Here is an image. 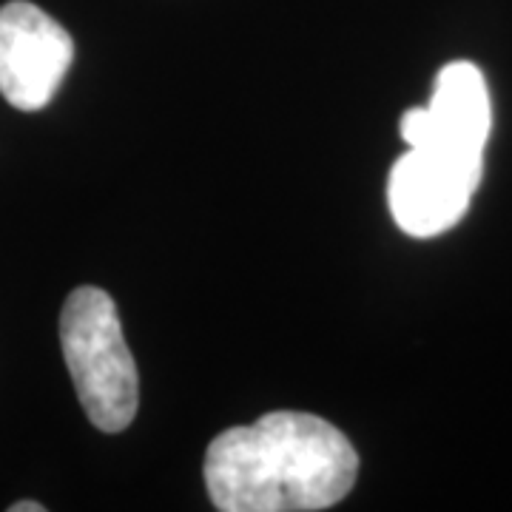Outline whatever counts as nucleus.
<instances>
[{
    "instance_id": "1",
    "label": "nucleus",
    "mask_w": 512,
    "mask_h": 512,
    "mask_svg": "<svg viewBox=\"0 0 512 512\" xmlns=\"http://www.w3.org/2000/svg\"><path fill=\"white\" fill-rule=\"evenodd\" d=\"M359 476L348 436L313 413L276 410L208 444L205 487L222 512H313L339 504Z\"/></svg>"
},
{
    "instance_id": "2",
    "label": "nucleus",
    "mask_w": 512,
    "mask_h": 512,
    "mask_svg": "<svg viewBox=\"0 0 512 512\" xmlns=\"http://www.w3.org/2000/svg\"><path fill=\"white\" fill-rule=\"evenodd\" d=\"M60 348L80 407L97 430L123 433L137 416L140 376L109 293L83 285L60 313Z\"/></svg>"
},
{
    "instance_id": "3",
    "label": "nucleus",
    "mask_w": 512,
    "mask_h": 512,
    "mask_svg": "<svg viewBox=\"0 0 512 512\" xmlns=\"http://www.w3.org/2000/svg\"><path fill=\"white\" fill-rule=\"evenodd\" d=\"M484 174V157L436 148H410L387 180V202L396 225L410 237H436L470 208Z\"/></svg>"
},
{
    "instance_id": "4",
    "label": "nucleus",
    "mask_w": 512,
    "mask_h": 512,
    "mask_svg": "<svg viewBox=\"0 0 512 512\" xmlns=\"http://www.w3.org/2000/svg\"><path fill=\"white\" fill-rule=\"evenodd\" d=\"M74 60L72 35L29 0L0 9V94L18 111L52 103Z\"/></svg>"
},
{
    "instance_id": "5",
    "label": "nucleus",
    "mask_w": 512,
    "mask_h": 512,
    "mask_svg": "<svg viewBox=\"0 0 512 512\" xmlns=\"http://www.w3.org/2000/svg\"><path fill=\"white\" fill-rule=\"evenodd\" d=\"M402 137L410 148H436L484 157L493 128L487 80L476 63H447L433 83L430 106L404 111Z\"/></svg>"
},
{
    "instance_id": "6",
    "label": "nucleus",
    "mask_w": 512,
    "mask_h": 512,
    "mask_svg": "<svg viewBox=\"0 0 512 512\" xmlns=\"http://www.w3.org/2000/svg\"><path fill=\"white\" fill-rule=\"evenodd\" d=\"M46 507L43 504H37V501H18V504H12L9 512H43Z\"/></svg>"
}]
</instances>
